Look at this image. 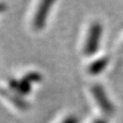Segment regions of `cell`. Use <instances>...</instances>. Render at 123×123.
Returning <instances> with one entry per match:
<instances>
[{"mask_svg": "<svg viewBox=\"0 0 123 123\" xmlns=\"http://www.w3.org/2000/svg\"><path fill=\"white\" fill-rule=\"evenodd\" d=\"M8 85L10 89L20 96H26L31 92V83L24 78L21 79H10L8 80Z\"/></svg>", "mask_w": 123, "mask_h": 123, "instance_id": "obj_5", "label": "cell"}, {"mask_svg": "<svg viewBox=\"0 0 123 123\" xmlns=\"http://www.w3.org/2000/svg\"><path fill=\"white\" fill-rule=\"evenodd\" d=\"M0 94L6 98V99H8L14 106H16L18 109L21 110H26L29 108V104L28 102L20 95H18V93L11 92L7 89L5 88H1L0 89Z\"/></svg>", "mask_w": 123, "mask_h": 123, "instance_id": "obj_4", "label": "cell"}, {"mask_svg": "<svg viewBox=\"0 0 123 123\" xmlns=\"http://www.w3.org/2000/svg\"><path fill=\"white\" fill-rule=\"evenodd\" d=\"M25 79H26L28 82L32 83H37V82H40L43 77L42 75L40 74L39 72H37V71H31V72H28L26 73L24 77H23Z\"/></svg>", "mask_w": 123, "mask_h": 123, "instance_id": "obj_7", "label": "cell"}, {"mask_svg": "<svg viewBox=\"0 0 123 123\" xmlns=\"http://www.w3.org/2000/svg\"><path fill=\"white\" fill-rule=\"evenodd\" d=\"M93 123H108V120L106 119L101 118V119H97Z\"/></svg>", "mask_w": 123, "mask_h": 123, "instance_id": "obj_9", "label": "cell"}, {"mask_svg": "<svg viewBox=\"0 0 123 123\" xmlns=\"http://www.w3.org/2000/svg\"><path fill=\"white\" fill-rule=\"evenodd\" d=\"M61 123H79V119L75 116H68Z\"/></svg>", "mask_w": 123, "mask_h": 123, "instance_id": "obj_8", "label": "cell"}, {"mask_svg": "<svg viewBox=\"0 0 123 123\" xmlns=\"http://www.w3.org/2000/svg\"><path fill=\"white\" fill-rule=\"evenodd\" d=\"M91 92L95 100L98 107L100 108L101 111L107 116H112L115 112V107L111 102L104 88L99 84H95L91 88Z\"/></svg>", "mask_w": 123, "mask_h": 123, "instance_id": "obj_2", "label": "cell"}, {"mask_svg": "<svg viewBox=\"0 0 123 123\" xmlns=\"http://www.w3.org/2000/svg\"><path fill=\"white\" fill-rule=\"evenodd\" d=\"M102 26L98 22L93 23L88 29L84 46V52L88 56H93L99 49L102 36Z\"/></svg>", "mask_w": 123, "mask_h": 123, "instance_id": "obj_1", "label": "cell"}, {"mask_svg": "<svg viewBox=\"0 0 123 123\" xmlns=\"http://www.w3.org/2000/svg\"><path fill=\"white\" fill-rule=\"evenodd\" d=\"M55 1L56 0H40L33 18V26L35 27V29L40 30L46 26L49 14Z\"/></svg>", "mask_w": 123, "mask_h": 123, "instance_id": "obj_3", "label": "cell"}, {"mask_svg": "<svg viewBox=\"0 0 123 123\" xmlns=\"http://www.w3.org/2000/svg\"><path fill=\"white\" fill-rule=\"evenodd\" d=\"M110 59L108 57H102L98 58L97 60L93 61L89 66H88V70L89 74L93 75V76H97L99 75L101 72L106 69V68L109 65Z\"/></svg>", "mask_w": 123, "mask_h": 123, "instance_id": "obj_6", "label": "cell"}, {"mask_svg": "<svg viewBox=\"0 0 123 123\" xmlns=\"http://www.w3.org/2000/svg\"><path fill=\"white\" fill-rule=\"evenodd\" d=\"M6 9V4L0 2V12H4Z\"/></svg>", "mask_w": 123, "mask_h": 123, "instance_id": "obj_10", "label": "cell"}]
</instances>
